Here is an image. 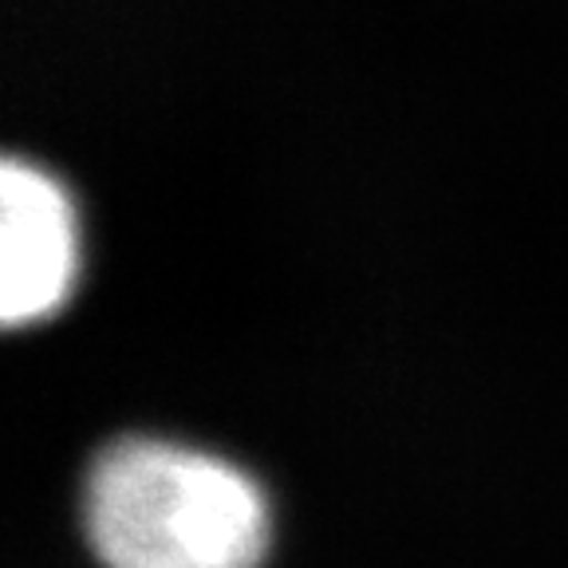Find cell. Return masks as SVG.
Wrapping results in <instances>:
<instances>
[{"label": "cell", "mask_w": 568, "mask_h": 568, "mask_svg": "<svg viewBox=\"0 0 568 568\" xmlns=\"http://www.w3.org/2000/svg\"><path fill=\"white\" fill-rule=\"evenodd\" d=\"M83 521L106 568H257L268 506L237 466L186 446H106L88 474Z\"/></svg>", "instance_id": "obj_1"}, {"label": "cell", "mask_w": 568, "mask_h": 568, "mask_svg": "<svg viewBox=\"0 0 568 568\" xmlns=\"http://www.w3.org/2000/svg\"><path fill=\"white\" fill-rule=\"evenodd\" d=\"M75 213L55 178L9 159L0 170V316L9 328L44 320L75 281Z\"/></svg>", "instance_id": "obj_2"}]
</instances>
